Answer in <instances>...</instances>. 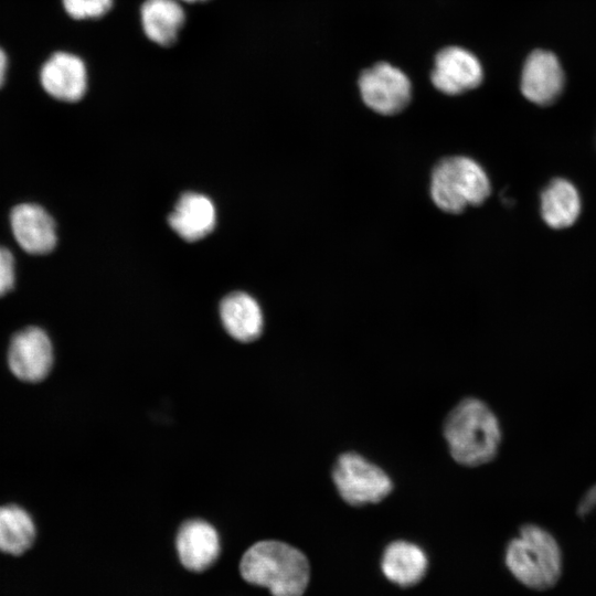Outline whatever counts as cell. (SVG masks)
Masks as SVG:
<instances>
[{
  "label": "cell",
  "instance_id": "7a4b0ae2",
  "mask_svg": "<svg viewBox=\"0 0 596 596\" xmlns=\"http://www.w3.org/2000/svg\"><path fill=\"white\" fill-rule=\"evenodd\" d=\"M240 570L246 582L267 587L273 596H301L310 575L308 560L299 550L272 540L252 545Z\"/></svg>",
  "mask_w": 596,
  "mask_h": 596
},
{
  "label": "cell",
  "instance_id": "44dd1931",
  "mask_svg": "<svg viewBox=\"0 0 596 596\" xmlns=\"http://www.w3.org/2000/svg\"><path fill=\"white\" fill-rule=\"evenodd\" d=\"M596 508V483L593 485L582 497L577 512L579 515H585Z\"/></svg>",
  "mask_w": 596,
  "mask_h": 596
},
{
  "label": "cell",
  "instance_id": "ac0fdd59",
  "mask_svg": "<svg viewBox=\"0 0 596 596\" xmlns=\"http://www.w3.org/2000/svg\"><path fill=\"white\" fill-rule=\"evenodd\" d=\"M35 539V525L22 508L9 504L0 507V551L19 555L29 550Z\"/></svg>",
  "mask_w": 596,
  "mask_h": 596
},
{
  "label": "cell",
  "instance_id": "2e32d148",
  "mask_svg": "<svg viewBox=\"0 0 596 596\" xmlns=\"http://www.w3.org/2000/svg\"><path fill=\"white\" fill-rule=\"evenodd\" d=\"M140 20L149 40L168 46L175 42L185 13L175 0H146L140 8Z\"/></svg>",
  "mask_w": 596,
  "mask_h": 596
},
{
  "label": "cell",
  "instance_id": "8992f818",
  "mask_svg": "<svg viewBox=\"0 0 596 596\" xmlns=\"http://www.w3.org/2000/svg\"><path fill=\"white\" fill-rule=\"evenodd\" d=\"M359 86L365 105L381 115H395L411 100L409 79L402 71L385 62L363 71Z\"/></svg>",
  "mask_w": 596,
  "mask_h": 596
},
{
  "label": "cell",
  "instance_id": "277c9868",
  "mask_svg": "<svg viewBox=\"0 0 596 596\" xmlns=\"http://www.w3.org/2000/svg\"><path fill=\"white\" fill-rule=\"evenodd\" d=\"M490 189L483 168L468 157L443 159L432 173L430 196L437 207L447 213H460L467 206L483 203Z\"/></svg>",
  "mask_w": 596,
  "mask_h": 596
},
{
  "label": "cell",
  "instance_id": "30bf717a",
  "mask_svg": "<svg viewBox=\"0 0 596 596\" xmlns=\"http://www.w3.org/2000/svg\"><path fill=\"white\" fill-rule=\"evenodd\" d=\"M10 225L17 243L29 254H47L56 245L54 220L38 204L14 206L10 213Z\"/></svg>",
  "mask_w": 596,
  "mask_h": 596
},
{
  "label": "cell",
  "instance_id": "6da1fadb",
  "mask_svg": "<svg viewBox=\"0 0 596 596\" xmlns=\"http://www.w3.org/2000/svg\"><path fill=\"white\" fill-rule=\"evenodd\" d=\"M443 433L454 460L467 467L490 462L501 443L496 414L476 397H467L456 404L446 416Z\"/></svg>",
  "mask_w": 596,
  "mask_h": 596
},
{
  "label": "cell",
  "instance_id": "9c48e42d",
  "mask_svg": "<svg viewBox=\"0 0 596 596\" xmlns=\"http://www.w3.org/2000/svg\"><path fill=\"white\" fill-rule=\"evenodd\" d=\"M430 78L433 85L441 93L458 95L480 85L482 67L470 52L449 46L436 55Z\"/></svg>",
  "mask_w": 596,
  "mask_h": 596
},
{
  "label": "cell",
  "instance_id": "4fadbf2b",
  "mask_svg": "<svg viewBox=\"0 0 596 596\" xmlns=\"http://www.w3.org/2000/svg\"><path fill=\"white\" fill-rule=\"evenodd\" d=\"M168 222L183 240L198 241L213 231L216 223L215 207L207 196L188 192L179 199Z\"/></svg>",
  "mask_w": 596,
  "mask_h": 596
},
{
  "label": "cell",
  "instance_id": "9a60e30c",
  "mask_svg": "<svg viewBox=\"0 0 596 596\" xmlns=\"http://www.w3.org/2000/svg\"><path fill=\"white\" fill-rule=\"evenodd\" d=\"M428 561L425 552L407 541H394L384 550L383 574L400 586L417 584L426 574Z\"/></svg>",
  "mask_w": 596,
  "mask_h": 596
},
{
  "label": "cell",
  "instance_id": "8fae6325",
  "mask_svg": "<svg viewBox=\"0 0 596 596\" xmlns=\"http://www.w3.org/2000/svg\"><path fill=\"white\" fill-rule=\"evenodd\" d=\"M44 91L63 102H77L87 87L84 62L67 52L54 53L42 66L40 74Z\"/></svg>",
  "mask_w": 596,
  "mask_h": 596
},
{
  "label": "cell",
  "instance_id": "603a6c76",
  "mask_svg": "<svg viewBox=\"0 0 596 596\" xmlns=\"http://www.w3.org/2000/svg\"><path fill=\"white\" fill-rule=\"evenodd\" d=\"M182 1H185V2H198V1H205V0H182Z\"/></svg>",
  "mask_w": 596,
  "mask_h": 596
},
{
  "label": "cell",
  "instance_id": "d6986e66",
  "mask_svg": "<svg viewBox=\"0 0 596 596\" xmlns=\"http://www.w3.org/2000/svg\"><path fill=\"white\" fill-rule=\"evenodd\" d=\"M66 13L73 19H97L105 15L113 0H62Z\"/></svg>",
  "mask_w": 596,
  "mask_h": 596
},
{
  "label": "cell",
  "instance_id": "7402d4cb",
  "mask_svg": "<svg viewBox=\"0 0 596 596\" xmlns=\"http://www.w3.org/2000/svg\"><path fill=\"white\" fill-rule=\"evenodd\" d=\"M7 70V56L2 49H0V87L3 84Z\"/></svg>",
  "mask_w": 596,
  "mask_h": 596
},
{
  "label": "cell",
  "instance_id": "e0dca14e",
  "mask_svg": "<svg viewBox=\"0 0 596 596\" xmlns=\"http://www.w3.org/2000/svg\"><path fill=\"white\" fill-rule=\"evenodd\" d=\"M581 196L568 180H552L541 194V215L552 228L561 230L573 225L581 213Z\"/></svg>",
  "mask_w": 596,
  "mask_h": 596
},
{
  "label": "cell",
  "instance_id": "5b68a950",
  "mask_svg": "<svg viewBox=\"0 0 596 596\" xmlns=\"http://www.w3.org/2000/svg\"><path fill=\"white\" fill-rule=\"evenodd\" d=\"M332 480L340 497L351 505L377 503L393 490L390 476L358 453L341 454L332 468Z\"/></svg>",
  "mask_w": 596,
  "mask_h": 596
},
{
  "label": "cell",
  "instance_id": "52a82bcc",
  "mask_svg": "<svg viewBox=\"0 0 596 596\" xmlns=\"http://www.w3.org/2000/svg\"><path fill=\"white\" fill-rule=\"evenodd\" d=\"M8 364L21 381L39 382L47 376L53 364V348L49 336L38 327L17 332L8 349Z\"/></svg>",
  "mask_w": 596,
  "mask_h": 596
},
{
  "label": "cell",
  "instance_id": "3957f363",
  "mask_svg": "<svg viewBox=\"0 0 596 596\" xmlns=\"http://www.w3.org/2000/svg\"><path fill=\"white\" fill-rule=\"evenodd\" d=\"M510 572L533 589L552 587L560 578L562 557L555 539L544 529L528 524L507 549Z\"/></svg>",
  "mask_w": 596,
  "mask_h": 596
},
{
  "label": "cell",
  "instance_id": "5bb4252c",
  "mask_svg": "<svg viewBox=\"0 0 596 596\" xmlns=\"http://www.w3.org/2000/svg\"><path fill=\"white\" fill-rule=\"evenodd\" d=\"M220 316L227 333L238 341L251 342L262 333V309L248 294L237 291L226 296L220 305Z\"/></svg>",
  "mask_w": 596,
  "mask_h": 596
},
{
  "label": "cell",
  "instance_id": "7c38bea8",
  "mask_svg": "<svg viewBox=\"0 0 596 596\" xmlns=\"http://www.w3.org/2000/svg\"><path fill=\"white\" fill-rule=\"evenodd\" d=\"M175 544L182 565L193 572L206 570L220 553L216 530L200 519L189 520L181 525Z\"/></svg>",
  "mask_w": 596,
  "mask_h": 596
},
{
  "label": "cell",
  "instance_id": "ffe728a7",
  "mask_svg": "<svg viewBox=\"0 0 596 596\" xmlns=\"http://www.w3.org/2000/svg\"><path fill=\"white\" fill-rule=\"evenodd\" d=\"M14 279L13 255L8 248L0 246V297L12 289Z\"/></svg>",
  "mask_w": 596,
  "mask_h": 596
},
{
  "label": "cell",
  "instance_id": "ba28073f",
  "mask_svg": "<svg viewBox=\"0 0 596 596\" xmlns=\"http://www.w3.org/2000/svg\"><path fill=\"white\" fill-rule=\"evenodd\" d=\"M564 82V72L554 53L535 50L526 57L521 74V92L530 102L540 106L553 104L560 97Z\"/></svg>",
  "mask_w": 596,
  "mask_h": 596
}]
</instances>
